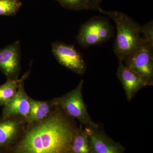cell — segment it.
<instances>
[{
    "label": "cell",
    "mask_w": 153,
    "mask_h": 153,
    "mask_svg": "<svg viewBox=\"0 0 153 153\" xmlns=\"http://www.w3.org/2000/svg\"><path fill=\"white\" fill-rule=\"evenodd\" d=\"M102 0H89V10H99Z\"/></svg>",
    "instance_id": "ac0fdd59"
},
{
    "label": "cell",
    "mask_w": 153,
    "mask_h": 153,
    "mask_svg": "<svg viewBox=\"0 0 153 153\" xmlns=\"http://www.w3.org/2000/svg\"><path fill=\"white\" fill-rule=\"evenodd\" d=\"M22 5L19 0H0V16H14Z\"/></svg>",
    "instance_id": "9a60e30c"
},
{
    "label": "cell",
    "mask_w": 153,
    "mask_h": 153,
    "mask_svg": "<svg viewBox=\"0 0 153 153\" xmlns=\"http://www.w3.org/2000/svg\"><path fill=\"white\" fill-rule=\"evenodd\" d=\"M71 152L72 153H92L89 138L82 125L78 126L73 138Z\"/></svg>",
    "instance_id": "4fadbf2b"
},
{
    "label": "cell",
    "mask_w": 153,
    "mask_h": 153,
    "mask_svg": "<svg viewBox=\"0 0 153 153\" xmlns=\"http://www.w3.org/2000/svg\"><path fill=\"white\" fill-rule=\"evenodd\" d=\"M30 72V70L22 76L16 95L10 102L3 107L0 119L15 116L21 117L25 120L27 119L30 110V97L25 91L24 81L28 77Z\"/></svg>",
    "instance_id": "30bf717a"
},
{
    "label": "cell",
    "mask_w": 153,
    "mask_h": 153,
    "mask_svg": "<svg viewBox=\"0 0 153 153\" xmlns=\"http://www.w3.org/2000/svg\"><path fill=\"white\" fill-rule=\"evenodd\" d=\"M22 79H7L6 82L0 85V107L5 106L14 98Z\"/></svg>",
    "instance_id": "5bb4252c"
},
{
    "label": "cell",
    "mask_w": 153,
    "mask_h": 153,
    "mask_svg": "<svg viewBox=\"0 0 153 153\" xmlns=\"http://www.w3.org/2000/svg\"><path fill=\"white\" fill-rule=\"evenodd\" d=\"M84 81L80 80L73 90L60 97L53 99L55 106H59L68 116L77 120L84 127L97 125L91 119L82 95Z\"/></svg>",
    "instance_id": "3957f363"
},
{
    "label": "cell",
    "mask_w": 153,
    "mask_h": 153,
    "mask_svg": "<svg viewBox=\"0 0 153 153\" xmlns=\"http://www.w3.org/2000/svg\"><path fill=\"white\" fill-rule=\"evenodd\" d=\"M92 153H124L125 148L107 135L98 124L84 127Z\"/></svg>",
    "instance_id": "ba28073f"
},
{
    "label": "cell",
    "mask_w": 153,
    "mask_h": 153,
    "mask_svg": "<svg viewBox=\"0 0 153 153\" xmlns=\"http://www.w3.org/2000/svg\"><path fill=\"white\" fill-rule=\"evenodd\" d=\"M101 13L108 16L116 25L117 33L114 46V51L123 61L132 55L142 44L143 38L140 36V26L125 14L117 11L99 10Z\"/></svg>",
    "instance_id": "7a4b0ae2"
},
{
    "label": "cell",
    "mask_w": 153,
    "mask_h": 153,
    "mask_svg": "<svg viewBox=\"0 0 153 153\" xmlns=\"http://www.w3.org/2000/svg\"><path fill=\"white\" fill-rule=\"evenodd\" d=\"M30 110L26 121L27 124L38 122L47 117L55 107L53 100H36L30 97Z\"/></svg>",
    "instance_id": "7c38bea8"
},
{
    "label": "cell",
    "mask_w": 153,
    "mask_h": 153,
    "mask_svg": "<svg viewBox=\"0 0 153 153\" xmlns=\"http://www.w3.org/2000/svg\"><path fill=\"white\" fill-rule=\"evenodd\" d=\"M117 75L123 86L128 101L132 99L143 88L150 86L139 74L127 67L123 61H119Z\"/></svg>",
    "instance_id": "8fae6325"
},
{
    "label": "cell",
    "mask_w": 153,
    "mask_h": 153,
    "mask_svg": "<svg viewBox=\"0 0 153 153\" xmlns=\"http://www.w3.org/2000/svg\"><path fill=\"white\" fill-rule=\"evenodd\" d=\"M27 123L21 117L0 119V150L5 151L19 140Z\"/></svg>",
    "instance_id": "52a82bcc"
},
{
    "label": "cell",
    "mask_w": 153,
    "mask_h": 153,
    "mask_svg": "<svg viewBox=\"0 0 153 153\" xmlns=\"http://www.w3.org/2000/svg\"><path fill=\"white\" fill-rule=\"evenodd\" d=\"M153 44L143 38L136 51L123 61L126 66L139 74L150 86L153 84Z\"/></svg>",
    "instance_id": "5b68a950"
},
{
    "label": "cell",
    "mask_w": 153,
    "mask_h": 153,
    "mask_svg": "<svg viewBox=\"0 0 153 153\" xmlns=\"http://www.w3.org/2000/svg\"><path fill=\"white\" fill-rule=\"evenodd\" d=\"M52 51L60 65L79 75H83L86 70L84 60L74 45L60 42L52 44Z\"/></svg>",
    "instance_id": "8992f818"
},
{
    "label": "cell",
    "mask_w": 153,
    "mask_h": 153,
    "mask_svg": "<svg viewBox=\"0 0 153 153\" xmlns=\"http://www.w3.org/2000/svg\"><path fill=\"white\" fill-rule=\"evenodd\" d=\"M0 153H6L4 151L2 150H0Z\"/></svg>",
    "instance_id": "d6986e66"
},
{
    "label": "cell",
    "mask_w": 153,
    "mask_h": 153,
    "mask_svg": "<svg viewBox=\"0 0 153 153\" xmlns=\"http://www.w3.org/2000/svg\"><path fill=\"white\" fill-rule=\"evenodd\" d=\"M140 33L144 35L145 40L153 44V21H150L146 25L140 27Z\"/></svg>",
    "instance_id": "e0dca14e"
},
{
    "label": "cell",
    "mask_w": 153,
    "mask_h": 153,
    "mask_svg": "<svg viewBox=\"0 0 153 153\" xmlns=\"http://www.w3.org/2000/svg\"><path fill=\"white\" fill-rule=\"evenodd\" d=\"M112 35V27L107 20L96 17L81 26L76 39L80 46L87 47L107 41Z\"/></svg>",
    "instance_id": "277c9868"
},
{
    "label": "cell",
    "mask_w": 153,
    "mask_h": 153,
    "mask_svg": "<svg viewBox=\"0 0 153 153\" xmlns=\"http://www.w3.org/2000/svg\"><path fill=\"white\" fill-rule=\"evenodd\" d=\"M78 126L59 106L38 122L27 124L24 133L6 153H72Z\"/></svg>",
    "instance_id": "6da1fadb"
},
{
    "label": "cell",
    "mask_w": 153,
    "mask_h": 153,
    "mask_svg": "<svg viewBox=\"0 0 153 153\" xmlns=\"http://www.w3.org/2000/svg\"><path fill=\"white\" fill-rule=\"evenodd\" d=\"M21 43L16 41L0 49V70L7 79H19L21 70Z\"/></svg>",
    "instance_id": "9c48e42d"
},
{
    "label": "cell",
    "mask_w": 153,
    "mask_h": 153,
    "mask_svg": "<svg viewBox=\"0 0 153 153\" xmlns=\"http://www.w3.org/2000/svg\"><path fill=\"white\" fill-rule=\"evenodd\" d=\"M63 7L80 11L89 10V0H56Z\"/></svg>",
    "instance_id": "2e32d148"
}]
</instances>
